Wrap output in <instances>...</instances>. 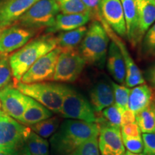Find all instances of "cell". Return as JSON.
<instances>
[{
	"instance_id": "cell-37",
	"label": "cell",
	"mask_w": 155,
	"mask_h": 155,
	"mask_svg": "<svg viewBox=\"0 0 155 155\" xmlns=\"http://www.w3.org/2000/svg\"><path fill=\"white\" fill-rule=\"evenodd\" d=\"M134 122H136V114L131 110L127 109L121 114V126Z\"/></svg>"
},
{
	"instance_id": "cell-11",
	"label": "cell",
	"mask_w": 155,
	"mask_h": 155,
	"mask_svg": "<svg viewBox=\"0 0 155 155\" xmlns=\"http://www.w3.org/2000/svg\"><path fill=\"white\" fill-rule=\"evenodd\" d=\"M100 17L116 35L126 37V25L121 0H99Z\"/></svg>"
},
{
	"instance_id": "cell-39",
	"label": "cell",
	"mask_w": 155,
	"mask_h": 155,
	"mask_svg": "<svg viewBox=\"0 0 155 155\" xmlns=\"http://www.w3.org/2000/svg\"><path fill=\"white\" fill-rule=\"evenodd\" d=\"M124 155H147V154H145L144 153H139V154H136V153H132L131 152H129V151H127V152H125Z\"/></svg>"
},
{
	"instance_id": "cell-14",
	"label": "cell",
	"mask_w": 155,
	"mask_h": 155,
	"mask_svg": "<svg viewBox=\"0 0 155 155\" xmlns=\"http://www.w3.org/2000/svg\"><path fill=\"white\" fill-rule=\"evenodd\" d=\"M28 98L13 86L0 89V101L3 111L18 121L25 111Z\"/></svg>"
},
{
	"instance_id": "cell-41",
	"label": "cell",
	"mask_w": 155,
	"mask_h": 155,
	"mask_svg": "<svg viewBox=\"0 0 155 155\" xmlns=\"http://www.w3.org/2000/svg\"><path fill=\"white\" fill-rule=\"evenodd\" d=\"M1 106H2V105H1V102H0V108H1Z\"/></svg>"
},
{
	"instance_id": "cell-3",
	"label": "cell",
	"mask_w": 155,
	"mask_h": 155,
	"mask_svg": "<svg viewBox=\"0 0 155 155\" xmlns=\"http://www.w3.org/2000/svg\"><path fill=\"white\" fill-rule=\"evenodd\" d=\"M109 37L102 23L96 19L89 25L78 51L86 64L102 68L106 61Z\"/></svg>"
},
{
	"instance_id": "cell-24",
	"label": "cell",
	"mask_w": 155,
	"mask_h": 155,
	"mask_svg": "<svg viewBox=\"0 0 155 155\" xmlns=\"http://www.w3.org/2000/svg\"><path fill=\"white\" fill-rule=\"evenodd\" d=\"M136 123L141 133L155 132V101L136 114Z\"/></svg>"
},
{
	"instance_id": "cell-35",
	"label": "cell",
	"mask_w": 155,
	"mask_h": 155,
	"mask_svg": "<svg viewBox=\"0 0 155 155\" xmlns=\"http://www.w3.org/2000/svg\"><path fill=\"white\" fill-rule=\"evenodd\" d=\"M121 135L127 136V137H141V131L137 125V124L134 123L127 124L121 126Z\"/></svg>"
},
{
	"instance_id": "cell-16",
	"label": "cell",
	"mask_w": 155,
	"mask_h": 155,
	"mask_svg": "<svg viewBox=\"0 0 155 155\" xmlns=\"http://www.w3.org/2000/svg\"><path fill=\"white\" fill-rule=\"evenodd\" d=\"M124 9L126 25V37L132 47H136L142 40L139 30V16L136 0H121Z\"/></svg>"
},
{
	"instance_id": "cell-28",
	"label": "cell",
	"mask_w": 155,
	"mask_h": 155,
	"mask_svg": "<svg viewBox=\"0 0 155 155\" xmlns=\"http://www.w3.org/2000/svg\"><path fill=\"white\" fill-rule=\"evenodd\" d=\"M110 83H111L112 88H113L114 103L122 114L123 112L127 111V109H129L128 102H129L130 88H129L126 86H122L119 83H116L114 81H111Z\"/></svg>"
},
{
	"instance_id": "cell-2",
	"label": "cell",
	"mask_w": 155,
	"mask_h": 155,
	"mask_svg": "<svg viewBox=\"0 0 155 155\" xmlns=\"http://www.w3.org/2000/svg\"><path fill=\"white\" fill-rule=\"evenodd\" d=\"M57 47L56 37L52 34L42 35L25 44L9 57L13 76L19 81L39 58Z\"/></svg>"
},
{
	"instance_id": "cell-12",
	"label": "cell",
	"mask_w": 155,
	"mask_h": 155,
	"mask_svg": "<svg viewBox=\"0 0 155 155\" xmlns=\"http://www.w3.org/2000/svg\"><path fill=\"white\" fill-rule=\"evenodd\" d=\"M98 124L99 125L98 145L100 154L124 155L125 147L120 128L106 124Z\"/></svg>"
},
{
	"instance_id": "cell-1",
	"label": "cell",
	"mask_w": 155,
	"mask_h": 155,
	"mask_svg": "<svg viewBox=\"0 0 155 155\" xmlns=\"http://www.w3.org/2000/svg\"><path fill=\"white\" fill-rule=\"evenodd\" d=\"M99 125L96 122L67 119L50 138L52 155H68L93 137H98Z\"/></svg>"
},
{
	"instance_id": "cell-19",
	"label": "cell",
	"mask_w": 155,
	"mask_h": 155,
	"mask_svg": "<svg viewBox=\"0 0 155 155\" xmlns=\"http://www.w3.org/2000/svg\"><path fill=\"white\" fill-rule=\"evenodd\" d=\"M106 68L112 78L120 84L125 83L126 65L121 50L114 41L111 42L106 56Z\"/></svg>"
},
{
	"instance_id": "cell-7",
	"label": "cell",
	"mask_w": 155,
	"mask_h": 155,
	"mask_svg": "<svg viewBox=\"0 0 155 155\" xmlns=\"http://www.w3.org/2000/svg\"><path fill=\"white\" fill-rule=\"evenodd\" d=\"M86 64L78 50L61 51L56 63L53 81L66 83L76 81Z\"/></svg>"
},
{
	"instance_id": "cell-32",
	"label": "cell",
	"mask_w": 155,
	"mask_h": 155,
	"mask_svg": "<svg viewBox=\"0 0 155 155\" xmlns=\"http://www.w3.org/2000/svg\"><path fill=\"white\" fill-rule=\"evenodd\" d=\"M122 136V141L125 148L132 153L139 154L141 153L144 150V144L141 137H127V136Z\"/></svg>"
},
{
	"instance_id": "cell-17",
	"label": "cell",
	"mask_w": 155,
	"mask_h": 155,
	"mask_svg": "<svg viewBox=\"0 0 155 155\" xmlns=\"http://www.w3.org/2000/svg\"><path fill=\"white\" fill-rule=\"evenodd\" d=\"M92 17V15L89 13H80V14L59 13L56 16L53 24L46 29V32L48 34H53L58 32H65V31L75 30L86 25Z\"/></svg>"
},
{
	"instance_id": "cell-8",
	"label": "cell",
	"mask_w": 155,
	"mask_h": 155,
	"mask_svg": "<svg viewBox=\"0 0 155 155\" xmlns=\"http://www.w3.org/2000/svg\"><path fill=\"white\" fill-rule=\"evenodd\" d=\"M30 127L0 111V150L15 148L26 141Z\"/></svg>"
},
{
	"instance_id": "cell-4",
	"label": "cell",
	"mask_w": 155,
	"mask_h": 155,
	"mask_svg": "<svg viewBox=\"0 0 155 155\" xmlns=\"http://www.w3.org/2000/svg\"><path fill=\"white\" fill-rule=\"evenodd\" d=\"M13 87L25 96L33 98L54 114H60L63 98L64 85L53 83H23L16 81Z\"/></svg>"
},
{
	"instance_id": "cell-15",
	"label": "cell",
	"mask_w": 155,
	"mask_h": 155,
	"mask_svg": "<svg viewBox=\"0 0 155 155\" xmlns=\"http://www.w3.org/2000/svg\"><path fill=\"white\" fill-rule=\"evenodd\" d=\"M38 0H6L0 4V30L18 21L31 6Z\"/></svg>"
},
{
	"instance_id": "cell-36",
	"label": "cell",
	"mask_w": 155,
	"mask_h": 155,
	"mask_svg": "<svg viewBox=\"0 0 155 155\" xmlns=\"http://www.w3.org/2000/svg\"><path fill=\"white\" fill-rule=\"evenodd\" d=\"M37 142H38L39 154L40 155H50L49 154V144L45 138L36 135Z\"/></svg>"
},
{
	"instance_id": "cell-31",
	"label": "cell",
	"mask_w": 155,
	"mask_h": 155,
	"mask_svg": "<svg viewBox=\"0 0 155 155\" xmlns=\"http://www.w3.org/2000/svg\"><path fill=\"white\" fill-rule=\"evenodd\" d=\"M142 52L147 56L155 55V22L145 32L142 42Z\"/></svg>"
},
{
	"instance_id": "cell-23",
	"label": "cell",
	"mask_w": 155,
	"mask_h": 155,
	"mask_svg": "<svg viewBox=\"0 0 155 155\" xmlns=\"http://www.w3.org/2000/svg\"><path fill=\"white\" fill-rule=\"evenodd\" d=\"M87 30L88 28L84 25L75 30L61 32L56 37L57 47L59 48L61 51L77 49L84 38Z\"/></svg>"
},
{
	"instance_id": "cell-29",
	"label": "cell",
	"mask_w": 155,
	"mask_h": 155,
	"mask_svg": "<svg viewBox=\"0 0 155 155\" xmlns=\"http://www.w3.org/2000/svg\"><path fill=\"white\" fill-rule=\"evenodd\" d=\"M12 71L9 64V56L7 55H0V89L8 86H13L15 81L12 80Z\"/></svg>"
},
{
	"instance_id": "cell-30",
	"label": "cell",
	"mask_w": 155,
	"mask_h": 155,
	"mask_svg": "<svg viewBox=\"0 0 155 155\" xmlns=\"http://www.w3.org/2000/svg\"><path fill=\"white\" fill-rule=\"evenodd\" d=\"M68 155H101L98 150V137L88 139Z\"/></svg>"
},
{
	"instance_id": "cell-18",
	"label": "cell",
	"mask_w": 155,
	"mask_h": 155,
	"mask_svg": "<svg viewBox=\"0 0 155 155\" xmlns=\"http://www.w3.org/2000/svg\"><path fill=\"white\" fill-rule=\"evenodd\" d=\"M89 102L96 113H100L104 108L114 104V96L111 83L100 81L89 92Z\"/></svg>"
},
{
	"instance_id": "cell-6",
	"label": "cell",
	"mask_w": 155,
	"mask_h": 155,
	"mask_svg": "<svg viewBox=\"0 0 155 155\" xmlns=\"http://www.w3.org/2000/svg\"><path fill=\"white\" fill-rule=\"evenodd\" d=\"M60 12L55 0H38L20 17L18 22L20 26L34 30L48 28L53 24Z\"/></svg>"
},
{
	"instance_id": "cell-5",
	"label": "cell",
	"mask_w": 155,
	"mask_h": 155,
	"mask_svg": "<svg viewBox=\"0 0 155 155\" xmlns=\"http://www.w3.org/2000/svg\"><path fill=\"white\" fill-rule=\"evenodd\" d=\"M61 115L67 119L97 122L98 116L86 97L73 87L64 85Z\"/></svg>"
},
{
	"instance_id": "cell-21",
	"label": "cell",
	"mask_w": 155,
	"mask_h": 155,
	"mask_svg": "<svg viewBox=\"0 0 155 155\" xmlns=\"http://www.w3.org/2000/svg\"><path fill=\"white\" fill-rule=\"evenodd\" d=\"M53 114V112L50 111L48 108L33 98L29 97L28 105L19 122L29 127L51 117Z\"/></svg>"
},
{
	"instance_id": "cell-20",
	"label": "cell",
	"mask_w": 155,
	"mask_h": 155,
	"mask_svg": "<svg viewBox=\"0 0 155 155\" xmlns=\"http://www.w3.org/2000/svg\"><path fill=\"white\" fill-rule=\"evenodd\" d=\"M129 96L128 107L135 114L146 108L154 100L152 88L148 85L142 83L132 87Z\"/></svg>"
},
{
	"instance_id": "cell-33",
	"label": "cell",
	"mask_w": 155,
	"mask_h": 155,
	"mask_svg": "<svg viewBox=\"0 0 155 155\" xmlns=\"http://www.w3.org/2000/svg\"><path fill=\"white\" fill-rule=\"evenodd\" d=\"M144 150L147 155H155V132L143 133L141 135Z\"/></svg>"
},
{
	"instance_id": "cell-27",
	"label": "cell",
	"mask_w": 155,
	"mask_h": 155,
	"mask_svg": "<svg viewBox=\"0 0 155 155\" xmlns=\"http://www.w3.org/2000/svg\"><path fill=\"white\" fill-rule=\"evenodd\" d=\"M59 6L60 11L63 14H80L89 13L92 15L91 11L85 5L82 0H55Z\"/></svg>"
},
{
	"instance_id": "cell-13",
	"label": "cell",
	"mask_w": 155,
	"mask_h": 155,
	"mask_svg": "<svg viewBox=\"0 0 155 155\" xmlns=\"http://www.w3.org/2000/svg\"><path fill=\"white\" fill-rule=\"evenodd\" d=\"M35 34V30L20 25L5 29L0 38V55H8L23 47Z\"/></svg>"
},
{
	"instance_id": "cell-34",
	"label": "cell",
	"mask_w": 155,
	"mask_h": 155,
	"mask_svg": "<svg viewBox=\"0 0 155 155\" xmlns=\"http://www.w3.org/2000/svg\"><path fill=\"white\" fill-rule=\"evenodd\" d=\"M0 155H32L30 154L26 141L15 148L0 150Z\"/></svg>"
},
{
	"instance_id": "cell-40",
	"label": "cell",
	"mask_w": 155,
	"mask_h": 155,
	"mask_svg": "<svg viewBox=\"0 0 155 155\" xmlns=\"http://www.w3.org/2000/svg\"><path fill=\"white\" fill-rule=\"evenodd\" d=\"M4 30H5V29H4ZM0 30V38H1L2 33V32H3V30Z\"/></svg>"
},
{
	"instance_id": "cell-38",
	"label": "cell",
	"mask_w": 155,
	"mask_h": 155,
	"mask_svg": "<svg viewBox=\"0 0 155 155\" xmlns=\"http://www.w3.org/2000/svg\"><path fill=\"white\" fill-rule=\"evenodd\" d=\"M145 77L150 86L155 90V63L147 70Z\"/></svg>"
},
{
	"instance_id": "cell-9",
	"label": "cell",
	"mask_w": 155,
	"mask_h": 155,
	"mask_svg": "<svg viewBox=\"0 0 155 155\" xmlns=\"http://www.w3.org/2000/svg\"><path fill=\"white\" fill-rule=\"evenodd\" d=\"M61 53V50L56 47L42 56L22 75L19 81L27 84L53 81L56 63Z\"/></svg>"
},
{
	"instance_id": "cell-22",
	"label": "cell",
	"mask_w": 155,
	"mask_h": 155,
	"mask_svg": "<svg viewBox=\"0 0 155 155\" xmlns=\"http://www.w3.org/2000/svg\"><path fill=\"white\" fill-rule=\"evenodd\" d=\"M141 37L155 22V0H136Z\"/></svg>"
},
{
	"instance_id": "cell-25",
	"label": "cell",
	"mask_w": 155,
	"mask_h": 155,
	"mask_svg": "<svg viewBox=\"0 0 155 155\" xmlns=\"http://www.w3.org/2000/svg\"><path fill=\"white\" fill-rule=\"evenodd\" d=\"M60 123L61 119L58 116H51L47 119L42 120L30 126V129L42 138H48L58 130Z\"/></svg>"
},
{
	"instance_id": "cell-26",
	"label": "cell",
	"mask_w": 155,
	"mask_h": 155,
	"mask_svg": "<svg viewBox=\"0 0 155 155\" xmlns=\"http://www.w3.org/2000/svg\"><path fill=\"white\" fill-rule=\"evenodd\" d=\"M101 116L98 117L97 124H106L113 127L121 128V112L115 103L101 111Z\"/></svg>"
},
{
	"instance_id": "cell-10",
	"label": "cell",
	"mask_w": 155,
	"mask_h": 155,
	"mask_svg": "<svg viewBox=\"0 0 155 155\" xmlns=\"http://www.w3.org/2000/svg\"><path fill=\"white\" fill-rule=\"evenodd\" d=\"M98 20H99L102 23L103 26L107 32L108 37L111 39L117 45L118 47L121 50V53L123 55L124 60L126 65V78H125V86L128 88H132L134 86H138V85L144 83L145 80L143 77L140 69L137 66V64L134 61L133 58L128 51L124 42L121 40L118 35H116L111 28H110L103 19L101 18L100 16L98 17Z\"/></svg>"
}]
</instances>
